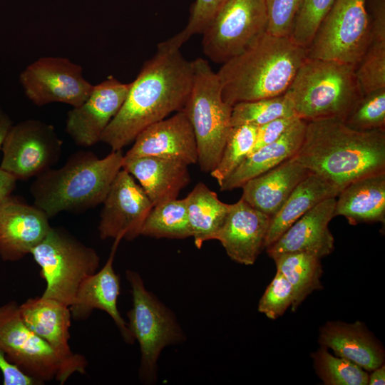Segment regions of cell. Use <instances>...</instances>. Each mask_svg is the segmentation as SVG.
<instances>
[{
    "instance_id": "cell-1",
    "label": "cell",
    "mask_w": 385,
    "mask_h": 385,
    "mask_svg": "<svg viewBox=\"0 0 385 385\" xmlns=\"http://www.w3.org/2000/svg\"><path fill=\"white\" fill-rule=\"evenodd\" d=\"M192 81V64L169 38L143 65L130 83L120 111L103 132L100 141L112 151L121 150L148 126L182 110Z\"/></svg>"
},
{
    "instance_id": "cell-2",
    "label": "cell",
    "mask_w": 385,
    "mask_h": 385,
    "mask_svg": "<svg viewBox=\"0 0 385 385\" xmlns=\"http://www.w3.org/2000/svg\"><path fill=\"white\" fill-rule=\"evenodd\" d=\"M293 158L341 191L356 180L385 172V129L357 130L337 118L307 121Z\"/></svg>"
},
{
    "instance_id": "cell-3",
    "label": "cell",
    "mask_w": 385,
    "mask_h": 385,
    "mask_svg": "<svg viewBox=\"0 0 385 385\" xmlns=\"http://www.w3.org/2000/svg\"><path fill=\"white\" fill-rule=\"evenodd\" d=\"M307 58V49L289 36L265 33L217 72L223 100L229 105L285 93Z\"/></svg>"
},
{
    "instance_id": "cell-4",
    "label": "cell",
    "mask_w": 385,
    "mask_h": 385,
    "mask_svg": "<svg viewBox=\"0 0 385 385\" xmlns=\"http://www.w3.org/2000/svg\"><path fill=\"white\" fill-rule=\"evenodd\" d=\"M123 160L121 150L103 158L91 151L73 153L61 168H49L36 176L30 188L34 205L48 217L96 207L103 203Z\"/></svg>"
},
{
    "instance_id": "cell-5",
    "label": "cell",
    "mask_w": 385,
    "mask_h": 385,
    "mask_svg": "<svg viewBox=\"0 0 385 385\" xmlns=\"http://www.w3.org/2000/svg\"><path fill=\"white\" fill-rule=\"evenodd\" d=\"M356 66L307 57L285 92L296 115L306 121L344 120L363 96Z\"/></svg>"
},
{
    "instance_id": "cell-6",
    "label": "cell",
    "mask_w": 385,
    "mask_h": 385,
    "mask_svg": "<svg viewBox=\"0 0 385 385\" xmlns=\"http://www.w3.org/2000/svg\"><path fill=\"white\" fill-rule=\"evenodd\" d=\"M192 81L183 108L192 128L200 170L210 173L217 165L231 128L232 108L222 96L217 73L207 61H192Z\"/></svg>"
},
{
    "instance_id": "cell-7",
    "label": "cell",
    "mask_w": 385,
    "mask_h": 385,
    "mask_svg": "<svg viewBox=\"0 0 385 385\" xmlns=\"http://www.w3.org/2000/svg\"><path fill=\"white\" fill-rule=\"evenodd\" d=\"M131 287L133 307L127 313L128 327L140 351L139 377L152 384L158 377V361L164 348L182 343L185 335L175 314L145 287L140 275L126 270Z\"/></svg>"
},
{
    "instance_id": "cell-8",
    "label": "cell",
    "mask_w": 385,
    "mask_h": 385,
    "mask_svg": "<svg viewBox=\"0 0 385 385\" xmlns=\"http://www.w3.org/2000/svg\"><path fill=\"white\" fill-rule=\"evenodd\" d=\"M46 282L43 297L70 307L82 281L95 273L100 257L66 230L52 227L31 252Z\"/></svg>"
},
{
    "instance_id": "cell-9",
    "label": "cell",
    "mask_w": 385,
    "mask_h": 385,
    "mask_svg": "<svg viewBox=\"0 0 385 385\" xmlns=\"http://www.w3.org/2000/svg\"><path fill=\"white\" fill-rule=\"evenodd\" d=\"M0 351L39 384L53 379L63 384L74 373L85 374L25 324L15 302L0 307Z\"/></svg>"
},
{
    "instance_id": "cell-10",
    "label": "cell",
    "mask_w": 385,
    "mask_h": 385,
    "mask_svg": "<svg viewBox=\"0 0 385 385\" xmlns=\"http://www.w3.org/2000/svg\"><path fill=\"white\" fill-rule=\"evenodd\" d=\"M367 0H335L307 48V57L355 66L371 41Z\"/></svg>"
},
{
    "instance_id": "cell-11",
    "label": "cell",
    "mask_w": 385,
    "mask_h": 385,
    "mask_svg": "<svg viewBox=\"0 0 385 385\" xmlns=\"http://www.w3.org/2000/svg\"><path fill=\"white\" fill-rule=\"evenodd\" d=\"M265 0H227L202 32L204 54L224 63L267 33Z\"/></svg>"
},
{
    "instance_id": "cell-12",
    "label": "cell",
    "mask_w": 385,
    "mask_h": 385,
    "mask_svg": "<svg viewBox=\"0 0 385 385\" xmlns=\"http://www.w3.org/2000/svg\"><path fill=\"white\" fill-rule=\"evenodd\" d=\"M0 168L18 180L37 176L59 160L62 140L51 125L29 119L9 129L2 144Z\"/></svg>"
},
{
    "instance_id": "cell-13",
    "label": "cell",
    "mask_w": 385,
    "mask_h": 385,
    "mask_svg": "<svg viewBox=\"0 0 385 385\" xmlns=\"http://www.w3.org/2000/svg\"><path fill=\"white\" fill-rule=\"evenodd\" d=\"M19 80L25 95L38 106L58 102L78 107L93 88L80 65L61 57L37 59L21 73Z\"/></svg>"
},
{
    "instance_id": "cell-14",
    "label": "cell",
    "mask_w": 385,
    "mask_h": 385,
    "mask_svg": "<svg viewBox=\"0 0 385 385\" xmlns=\"http://www.w3.org/2000/svg\"><path fill=\"white\" fill-rule=\"evenodd\" d=\"M103 203L98 227L101 240L135 239L153 207L142 187L123 168L115 176Z\"/></svg>"
},
{
    "instance_id": "cell-15",
    "label": "cell",
    "mask_w": 385,
    "mask_h": 385,
    "mask_svg": "<svg viewBox=\"0 0 385 385\" xmlns=\"http://www.w3.org/2000/svg\"><path fill=\"white\" fill-rule=\"evenodd\" d=\"M130 87V83L109 76L93 86L88 98L68 112L66 130L77 145L89 147L100 141L103 132L122 107Z\"/></svg>"
},
{
    "instance_id": "cell-16",
    "label": "cell",
    "mask_w": 385,
    "mask_h": 385,
    "mask_svg": "<svg viewBox=\"0 0 385 385\" xmlns=\"http://www.w3.org/2000/svg\"><path fill=\"white\" fill-rule=\"evenodd\" d=\"M41 209L11 195L0 202V257L17 261L40 243L51 226Z\"/></svg>"
},
{
    "instance_id": "cell-17",
    "label": "cell",
    "mask_w": 385,
    "mask_h": 385,
    "mask_svg": "<svg viewBox=\"0 0 385 385\" xmlns=\"http://www.w3.org/2000/svg\"><path fill=\"white\" fill-rule=\"evenodd\" d=\"M270 221L271 217L241 198L237 202L230 204L216 240L220 242L232 260L252 265L265 248Z\"/></svg>"
},
{
    "instance_id": "cell-18",
    "label": "cell",
    "mask_w": 385,
    "mask_h": 385,
    "mask_svg": "<svg viewBox=\"0 0 385 385\" xmlns=\"http://www.w3.org/2000/svg\"><path fill=\"white\" fill-rule=\"evenodd\" d=\"M125 159L156 156L178 159L188 165L197 162V150L191 124L180 110L140 132Z\"/></svg>"
},
{
    "instance_id": "cell-19",
    "label": "cell",
    "mask_w": 385,
    "mask_h": 385,
    "mask_svg": "<svg viewBox=\"0 0 385 385\" xmlns=\"http://www.w3.org/2000/svg\"><path fill=\"white\" fill-rule=\"evenodd\" d=\"M120 241V239L114 240L109 257L103 267L82 281L69 308L74 320L86 319L94 309L106 312L114 321L124 341L133 344L135 339L117 305L120 282L119 275L113 269V260Z\"/></svg>"
},
{
    "instance_id": "cell-20",
    "label": "cell",
    "mask_w": 385,
    "mask_h": 385,
    "mask_svg": "<svg viewBox=\"0 0 385 385\" xmlns=\"http://www.w3.org/2000/svg\"><path fill=\"white\" fill-rule=\"evenodd\" d=\"M336 197L319 202L295 221L275 242L266 247L274 257L285 253L305 252L319 258L330 255L334 248L329 223L334 217Z\"/></svg>"
},
{
    "instance_id": "cell-21",
    "label": "cell",
    "mask_w": 385,
    "mask_h": 385,
    "mask_svg": "<svg viewBox=\"0 0 385 385\" xmlns=\"http://www.w3.org/2000/svg\"><path fill=\"white\" fill-rule=\"evenodd\" d=\"M25 324L48 342L66 360L79 366L85 373L86 358L74 353L68 344L71 313L68 306L54 299L41 297L30 298L19 305Z\"/></svg>"
},
{
    "instance_id": "cell-22",
    "label": "cell",
    "mask_w": 385,
    "mask_h": 385,
    "mask_svg": "<svg viewBox=\"0 0 385 385\" xmlns=\"http://www.w3.org/2000/svg\"><path fill=\"white\" fill-rule=\"evenodd\" d=\"M319 344L331 349L334 355L355 363L368 372L384 364L382 344L359 321L327 322L320 328Z\"/></svg>"
},
{
    "instance_id": "cell-23",
    "label": "cell",
    "mask_w": 385,
    "mask_h": 385,
    "mask_svg": "<svg viewBox=\"0 0 385 385\" xmlns=\"http://www.w3.org/2000/svg\"><path fill=\"white\" fill-rule=\"evenodd\" d=\"M188 165L178 159L145 156L124 158L123 168L138 180L155 206L177 199L190 182Z\"/></svg>"
},
{
    "instance_id": "cell-24",
    "label": "cell",
    "mask_w": 385,
    "mask_h": 385,
    "mask_svg": "<svg viewBox=\"0 0 385 385\" xmlns=\"http://www.w3.org/2000/svg\"><path fill=\"white\" fill-rule=\"evenodd\" d=\"M310 173L292 157L245 183L241 198L272 217Z\"/></svg>"
},
{
    "instance_id": "cell-25",
    "label": "cell",
    "mask_w": 385,
    "mask_h": 385,
    "mask_svg": "<svg viewBox=\"0 0 385 385\" xmlns=\"http://www.w3.org/2000/svg\"><path fill=\"white\" fill-rule=\"evenodd\" d=\"M336 199L334 217L343 216L350 225L385 221V172L356 180Z\"/></svg>"
},
{
    "instance_id": "cell-26",
    "label": "cell",
    "mask_w": 385,
    "mask_h": 385,
    "mask_svg": "<svg viewBox=\"0 0 385 385\" xmlns=\"http://www.w3.org/2000/svg\"><path fill=\"white\" fill-rule=\"evenodd\" d=\"M307 123L298 119L279 139L250 154L220 185V190L242 188L248 180L292 158L303 141Z\"/></svg>"
},
{
    "instance_id": "cell-27",
    "label": "cell",
    "mask_w": 385,
    "mask_h": 385,
    "mask_svg": "<svg viewBox=\"0 0 385 385\" xmlns=\"http://www.w3.org/2000/svg\"><path fill=\"white\" fill-rule=\"evenodd\" d=\"M340 190L321 176L310 173L294 188L271 217L265 248L275 242L295 221L323 200L337 197Z\"/></svg>"
},
{
    "instance_id": "cell-28",
    "label": "cell",
    "mask_w": 385,
    "mask_h": 385,
    "mask_svg": "<svg viewBox=\"0 0 385 385\" xmlns=\"http://www.w3.org/2000/svg\"><path fill=\"white\" fill-rule=\"evenodd\" d=\"M191 237L197 248L216 240L230 208L205 184L198 183L185 197Z\"/></svg>"
},
{
    "instance_id": "cell-29",
    "label": "cell",
    "mask_w": 385,
    "mask_h": 385,
    "mask_svg": "<svg viewBox=\"0 0 385 385\" xmlns=\"http://www.w3.org/2000/svg\"><path fill=\"white\" fill-rule=\"evenodd\" d=\"M273 260L277 271L281 272L292 287V312L297 311L312 292L322 289L320 258L305 252H292L280 255Z\"/></svg>"
},
{
    "instance_id": "cell-30",
    "label": "cell",
    "mask_w": 385,
    "mask_h": 385,
    "mask_svg": "<svg viewBox=\"0 0 385 385\" xmlns=\"http://www.w3.org/2000/svg\"><path fill=\"white\" fill-rule=\"evenodd\" d=\"M140 235L158 239L191 237L185 198L153 206L144 222Z\"/></svg>"
},
{
    "instance_id": "cell-31",
    "label": "cell",
    "mask_w": 385,
    "mask_h": 385,
    "mask_svg": "<svg viewBox=\"0 0 385 385\" xmlns=\"http://www.w3.org/2000/svg\"><path fill=\"white\" fill-rule=\"evenodd\" d=\"M257 126L243 124L232 126L220 158L210 173L219 186L250 154L257 137Z\"/></svg>"
},
{
    "instance_id": "cell-32",
    "label": "cell",
    "mask_w": 385,
    "mask_h": 385,
    "mask_svg": "<svg viewBox=\"0 0 385 385\" xmlns=\"http://www.w3.org/2000/svg\"><path fill=\"white\" fill-rule=\"evenodd\" d=\"M314 370L326 385H367L369 372L355 363L332 355L325 346L312 354Z\"/></svg>"
},
{
    "instance_id": "cell-33",
    "label": "cell",
    "mask_w": 385,
    "mask_h": 385,
    "mask_svg": "<svg viewBox=\"0 0 385 385\" xmlns=\"http://www.w3.org/2000/svg\"><path fill=\"white\" fill-rule=\"evenodd\" d=\"M297 116L289 98L282 96L251 101H243L232 106L231 126L249 124L260 126L274 119Z\"/></svg>"
},
{
    "instance_id": "cell-34",
    "label": "cell",
    "mask_w": 385,
    "mask_h": 385,
    "mask_svg": "<svg viewBox=\"0 0 385 385\" xmlns=\"http://www.w3.org/2000/svg\"><path fill=\"white\" fill-rule=\"evenodd\" d=\"M355 73L363 96L385 88V40L371 39Z\"/></svg>"
},
{
    "instance_id": "cell-35",
    "label": "cell",
    "mask_w": 385,
    "mask_h": 385,
    "mask_svg": "<svg viewBox=\"0 0 385 385\" xmlns=\"http://www.w3.org/2000/svg\"><path fill=\"white\" fill-rule=\"evenodd\" d=\"M343 121L357 130L385 129V88L364 95Z\"/></svg>"
},
{
    "instance_id": "cell-36",
    "label": "cell",
    "mask_w": 385,
    "mask_h": 385,
    "mask_svg": "<svg viewBox=\"0 0 385 385\" xmlns=\"http://www.w3.org/2000/svg\"><path fill=\"white\" fill-rule=\"evenodd\" d=\"M334 1L303 0L289 36L292 41L307 49Z\"/></svg>"
},
{
    "instance_id": "cell-37",
    "label": "cell",
    "mask_w": 385,
    "mask_h": 385,
    "mask_svg": "<svg viewBox=\"0 0 385 385\" xmlns=\"http://www.w3.org/2000/svg\"><path fill=\"white\" fill-rule=\"evenodd\" d=\"M293 289L284 275L277 271L258 304V311L271 319L282 316L292 305Z\"/></svg>"
},
{
    "instance_id": "cell-38",
    "label": "cell",
    "mask_w": 385,
    "mask_h": 385,
    "mask_svg": "<svg viewBox=\"0 0 385 385\" xmlns=\"http://www.w3.org/2000/svg\"><path fill=\"white\" fill-rule=\"evenodd\" d=\"M303 0H265L267 33L275 36H290Z\"/></svg>"
},
{
    "instance_id": "cell-39",
    "label": "cell",
    "mask_w": 385,
    "mask_h": 385,
    "mask_svg": "<svg viewBox=\"0 0 385 385\" xmlns=\"http://www.w3.org/2000/svg\"><path fill=\"white\" fill-rule=\"evenodd\" d=\"M227 0H195L186 26L170 39L181 46L192 36L202 34Z\"/></svg>"
},
{
    "instance_id": "cell-40",
    "label": "cell",
    "mask_w": 385,
    "mask_h": 385,
    "mask_svg": "<svg viewBox=\"0 0 385 385\" xmlns=\"http://www.w3.org/2000/svg\"><path fill=\"white\" fill-rule=\"evenodd\" d=\"M298 119L297 116L282 117L257 127L255 143L250 154L279 139Z\"/></svg>"
},
{
    "instance_id": "cell-41",
    "label": "cell",
    "mask_w": 385,
    "mask_h": 385,
    "mask_svg": "<svg viewBox=\"0 0 385 385\" xmlns=\"http://www.w3.org/2000/svg\"><path fill=\"white\" fill-rule=\"evenodd\" d=\"M0 371L4 385H39L33 378L11 364L0 351Z\"/></svg>"
},
{
    "instance_id": "cell-42",
    "label": "cell",
    "mask_w": 385,
    "mask_h": 385,
    "mask_svg": "<svg viewBox=\"0 0 385 385\" xmlns=\"http://www.w3.org/2000/svg\"><path fill=\"white\" fill-rule=\"evenodd\" d=\"M17 180L0 168V202L15 189Z\"/></svg>"
},
{
    "instance_id": "cell-43",
    "label": "cell",
    "mask_w": 385,
    "mask_h": 385,
    "mask_svg": "<svg viewBox=\"0 0 385 385\" xmlns=\"http://www.w3.org/2000/svg\"><path fill=\"white\" fill-rule=\"evenodd\" d=\"M12 125L9 115L0 106V149Z\"/></svg>"
},
{
    "instance_id": "cell-44",
    "label": "cell",
    "mask_w": 385,
    "mask_h": 385,
    "mask_svg": "<svg viewBox=\"0 0 385 385\" xmlns=\"http://www.w3.org/2000/svg\"><path fill=\"white\" fill-rule=\"evenodd\" d=\"M369 374L368 384L379 385L385 384V366L384 364L376 368Z\"/></svg>"
}]
</instances>
